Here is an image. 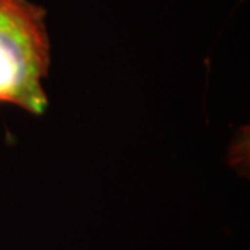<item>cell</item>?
Listing matches in <instances>:
<instances>
[{
	"mask_svg": "<svg viewBox=\"0 0 250 250\" xmlns=\"http://www.w3.org/2000/svg\"><path fill=\"white\" fill-rule=\"evenodd\" d=\"M49 65L44 8L28 0H0V103L42 114L49 104L42 86Z\"/></svg>",
	"mask_w": 250,
	"mask_h": 250,
	"instance_id": "1",
	"label": "cell"
}]
</instances>
